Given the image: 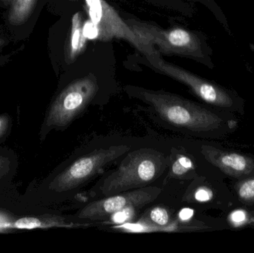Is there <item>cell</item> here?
<instances>
[{"mask_svg": "<svg viewBox=\"0 0 254 253\" xmlns=\"http://www.w3.org/2000/svg\"><path fill=\"white\" fill-rule=\"evenodd\" d=\"M37 0H13L8 13V21L11 25L25 23L32 13Z\"/></svg>", "mask_w": 254, "mask_h": 253, "instance_id": "obj_11", "label": "cell"}, {"mask_svg": "<svg viewBox=\"0 0 254 253\" xmlns=\"http://www.w3.org/2000/svg\"><path fill=\"white\" fill-rule=\"evenodd\" d=\"M4 45H5V41H4V40H3L2 38L0 37V48L2 47Z\"/></svg>", "mask_w": 254, "mask_h": 253, "instance_id": "obj_20", "label": "cell"}, {"mask_svg": "<svg viewBox=\"0 0 254 253\" xmlns=\"http://www.w3.org/2000/svg\"><path fill=\"white\" fill-rule=\"evenodd\" d=\"M10 166V160L7 157L0 156V180L8 173Z\"/></svg>", "mask_w": 254, "mask_h": 253, "instance_id": "obj_15", "label": "cell"}, {"mask_svg": "<svg viewBox=\"0 0 254 253\" xmlns=\"http://www.w3.org/2000/svg\"><path fill=\"white\" fill-rule=\"evenodd\" d=\"M170 152L152 147H136L120 160L116 169L103 177L92 193L99 198L148 187L168 170Z\"/></svg>", "mask_w": 254, "mask_h": 253, "instance_id": "obj_2", "label": "cell"}, {"mask_svg": "<svg viewBox=\"0 0 254 253\" xmlns=\"http://www.w3.org/2000/svg\"><path fill=\"white\" fill-rule=\"evenodd\" d=\"M170 157L171 160L169 166L168 174L164 181L165 184L171 180L182 179L185 178L193 166L191 159L178 152V149H171Z\"/></svg>", "mask_w": 254, "mask_h": 253, "instance_id": "obj_10", "label": "cell"}, {"mask_svg": "<svg viewBox=\"0 0 254 253\" xmlns=\"http://www.w3.org/2000/svg\"><path fill=\"white\" fill-rule=\"evenodd\" d=\"M193 1H198V2L204 4L206 7H207L212 12V13L214 15L216 19L220 22L221 25L223 26V28L229 34V35L232 34L231 28H230L229 24H228L227 16H225V13L221 8L220 6L217 4L216 0H193Z\"/></svg>", "mask_w": 254, "mask_h": 253, "instance_id": "obj_12", "label": "cell"}, {"mask_svg": "<svg viewBox=\"0 0 254 253\" xmlns=\"http://www.w3.org/2000/svg\"><path fill=\"white\" fill-rule=\"evenodd\" d=\"M193 215V210L190 209H184L179 213V218L182 221H185L190 219Z\"/></svg>", "mask_w": 254, "mask_h": 253, "instance_id": "obj_18", "label": "cell"}, {"mask_svg": "<svg viewBox=\"0 0 254 253\" xmlns=\"http://www.w3.org/2000/svg\"><path fill=\"white\" fill-rule=\"evenodd\" d=\"M152 68L188 86L198 98L210 103H222L230 100L225 91L209 80L161 59L156 49L145 55Z\"/></svg>", "mask_w": 254, "mask_h": 253, "instance_id": "obj_7", "label": "cell"}, {"mask_svg": "<svg viewBox=\"0 0 254 253\" xmlns=\"http://www.w3.org/2000/svg\"><path fill=\"white\" fill-rule=\"evenodd\" d=\"M162 193L158 187H148L92 201L79 209L73 217L81 221L106 222L125 209L143 207L157 200Z\"/></svg>", "mask_w": 254, "mask_h": 253, "instance_id": "obj_5", "label": "cell"}, {"mask_svg": "<svg viewBox=\"0 0 254 253\" xmlns=\"http://www.w3.org/2000/svg\"><path fill=\"white\" fill-rule=\"evenodd\" d=\"M126 22L145 44L155 48L161 54L190 58L207 68H214L213 50L202 33L183 28L162 29L153 24L134 19Z\"/></svg>", "mask_w": 254, "mask_h": 253, "instance_id": "obj_3", "label": "cell"}, {"mask_svg": "<svg viewBox=\"0 0 254 253\" xmlns=\"http://www.w3.org/2000/svg\"><path fill=\"white\" fill-rule=\"evenodd\" d=\"M101 86L92 73L64 86L49 107L44 121L46 132L68 129L94 105H99Z\"/></svg>", "mask_w": 254, "mask_h": 253, "instance_id": "obj_4", "label": "cell"}, {"mask_svg": "<svg viewBox=\"0 0 254 253\" xmlns=\"http://www.w3.org/2000/svg\"><path fill=\"white\" fill-rule=\"evenodd\" d=\"M101 222L81 221L74 218L58 215H43L40 217H24L11 220L4 212H0V233L11 230H37L50 228H87L101 225Z\"/></svg>", "mask_w": 254, "mask_h": 253, "instance_id": "obj_8", "label": "cell"}, {"mask_svg": "<svg viewBox=\"0 0 254 253\" xmlns=\"http://www.w3.org/2000/svg\"><path fill=\"white\" fill-rule=\"evenodd\" d=\"M136 141L119 137H108L92 141L68 160L48 186L51 193L74 197L106 166L120 160L135 148Z\"/></svg>", "mask_w": 254, "mask_h": 253, "instance_id": "obj_1", "label": "cell"}, {"mask_svg": "<svg viewBox=\"0 0 254 253\" xmlns=\"http://www.w3.org/2000/svg\"><path fill=\"white\" fill-rule=\"evenodd\" d=\"M246 219V214L243 211H237L232 215V220L235 222H242Z\"/></svg>", "mask_w": 254, "mask_h": 253, "instance_id": "obj_19", "label": "cell"}, {"mask_svg": "<svg viewBox=\"0 0 254 253\" xmlns=\"http://www.w3.org/2000/svg\"><path fill=\"white\" fill-rule=\"evenodd\" d=\"M222 162L225 166H229L237 171H243L246 167V160L243 156L237 154H231L224 156Z\"/></svg>", "mask_w": 254, "mask_h": 253, "instance_id": "obj_13", "label": "cell"}, {"mask_svg": "<svg viewBox=\"0 0 254 253\" xmlns=\"http://www.w3.org/2000/svg\"><path fill=\"white\" fill-rule=\"evenodd\" d=\"M86 11L101 41L123 39L132 45L143 55L149 54L155 48L145 44L122 19L116 10L105 0H85Z\"/></svg>", "mask_w": 254, "mask_h": 253, "instance_id": "obj_6", "label": "cell"}, {"mask_svg": "<svg viewBox=\"0 0 254 253\" xmlns=\"http://www.w3.org/2000/svg\"><path fill=\"white\" fill-rule=\"evenodd\" d=\"M240 195L243 199H251L254 197V180L248 181L242 186Z\"/></svg>", "mask_w": 254, "mask_h": 253, "instance_id": "obj_14", "label": "cell"}, {"mask_svg": "<svg viewBox=\"0 0 254 253\" xmlns=\"http://www.w3.org/2000/svg\"><path fill=\"white\" fill-rule=\"evenodd\" d=\"M3 2L5 4H7L9 3V1H10V0H2Z\"/></svg>", "mask_w": 254, "mask_h": 253, "instance_id": "obj_21", "label": "cell"}, {"mask_svg": "<svg viewBox=\"0 0 254 253\" xmlns=\"http://www.w3.org/2000/svg\"><path fill=\"white\" fill-rule=\"evenodd\" d=\"M86 36L83 31L81 14L77 12L71 19V31L66 48V62L71 63L86 49Z\"/></svg>", "mask_w": 254, "mask_h": 253, "instance_id": "obj_9", "label": "cell"}, {"mask_svg": "<svg viewBox=\"0 0 254 253\" xmlns=\"http://www.w3.org/2000/svg\"><path fill=\"white\" fill-rule=\"evenodd\" d=\"M9 117L7 114L0 115V138L4 136L9 127Z\"/></svg>", "mask_w": 254, "mask_h": 253, "instance_id": "obj_16", "label": "cell"}, {"mask_svg": "<svg viewBox=\"0 0 254 253\" xmlns=\"http://www.w3.org/2000/svg\"><path fill=\"white\" fill-rule=\"evenodd\" d=\"M195 198L198 202H207L210 199V193L205 189H200L195 193Z\"/></svg>", "mask_w": 254, "mask_h": 253, "instance_id": "obj_17", "label": "cell"}]
</instances>
